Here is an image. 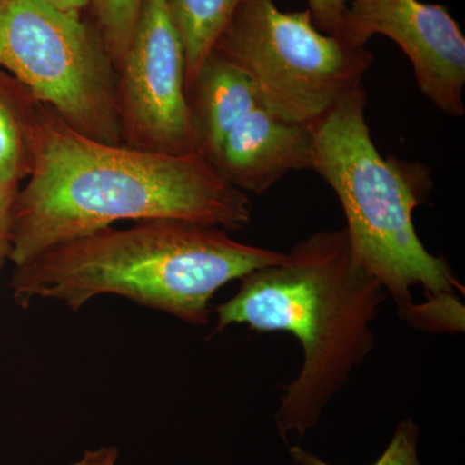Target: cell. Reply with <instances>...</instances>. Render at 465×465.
Returning a JSON list of instances; mask_svg holds the SVG:
<instances>
[{"mask_svg": "<svg viewBox=\"0 0 465 465\" xmlns=\"http://www.w3.org/2000/svg\"><path fill=\"white\" fill-rule=\"evenodd\" d=\"M286 256L241 243L217 226L150 220L108 226L39 253L16 266L12 290L23 308L52 299L78 312L96 296L119 295L200 326L223 286Z\"/></svg>", "mask_w": 465, "mask_h": 465, "instance_id": "3957f363", "label": "cell"}, {"mask_svg": "<svg viewBox=\"0 0 465 465\" xmlns=\"http://www.w3.org/2000/svg\"><path fill=\"white\" fill-rule=\"evenodd\" d=\"M252 202L197 153L159 154L97 142L39 106L32 173L18 192L9 260L39 253L124 220H180L240 231Z\"/></svg>", "mask_w": 465, "mask_h": 465, "instance_id": "6da1fadb", "label": "cell"}, {"mask_svg": "<svg viewBox=\"0 0 465 465\" xmlns=\"http://www.w3.org/2000/svg\"><path fill=\"white\" fill-rule=\"evenodd\" d=\"M182 35L186 60V90L242 0H167Z\"/></svg>", "mask_w": 465, "mask_h": 465, "instance_id": "8fae6325", "label": "cell"}, {"mask_svg": "<svg viewBox=\"0 0 465 465\" xmlns=\"http://www.w3.org/2000/svg\"><path fill=\"white\" fill-rule=\"evenodd\" d=\"M41 101L0 67V173L27 179L34 162V140Z\"/></svg>", "mask_w": 465, "mask_h": 465, "instance_id": "30bf717a", "label": "cell"}, {"mask_svg": "<svg viewBox=\"0 0 465 465\" xmlns=\"http://www.w3.org/2000/svg\"><path fill=\"white\" fill-rule=\"evenodd\" d=\"M143 0H92L94 23L110 60L121 65L139 23Z\"/></svg>", "mask_w": 465, "mask_h": 465, "instance_id": "7c38bea8", "label": "cell"}, {"mask_svg": "<svg viewBox=\"0 0 465 465\" xmlns=\"http://www.w3.org/2000/svg\"><path fill=\"white\" fill-rule=\"evenodd\" d=\"M362 87L312 127L313 167L331 186L344 211L351 255L374 277L410 322L411 289L427 298L455 296L460 283L445 260L432 255L416 234L412 213L430 197L432 179L423 164L384 158L372 142Z\"/></svg>", "mask_w": 465, "mask_h": 465, "instance_id": "277c9868", "label": "cell"}, {"mask_svg": "<svg viewBox=\"0 0 465 465\" xmlns=\"http://www.w3.org/2000/svg\"><path fill=\"white\" fill-rule=\"evenodd\" d=\"M118 459V450L115 448H101L85 451L81 460L72 465H114Z\"/></svg>", "mask_w": 465, "mask_h": 465, "instance_id": "2e32d148", "label": "cell"}, {"mask_svg": "<svg viewBox=\"0 0 465 465\" xmlns=\"http://www.w3.org/2000/svg\"><path fill=\"white\" fill-rule=\"evenodd\" d=\"M349 0H308L309 11L318 30L336 35L341 29L342 16Z\"/></svg>", "mask_w": 465, "mask_h": 465, "instance_id": "9a60e30c", "label": "cell"}, {"mask_svg": "<svg viewBox=\"0 0 465 465\" xmlns=\"http://www.w3.org/2000/svg\"><path fill=\"white\" fill-rule=\"evenodd\" d=\"M20 182L0 173V268L9 258L14 225V211Z\"/></svg>", "mask_w": 465, "mask_h": 465, "instance_id": "5bb4252c", "label": "cell"}, {"mask_svg": "<svg viewBox=\"0 0 465 465\" xmlns=\"http://www.w3.org/2000/svg\"><path fill=\"white\" fill-rule=\"evenodd\" d=\"M418 425L411 419L401 421L390 445L372 465H421L418 457ZM290 454L300 465H332L298 446L291 448Z\"/></svg>", "mask_w": 465, "mask_h": 465, "instance_id": "4fadbf2b", "label": "cell"}, {"mask_svg": "<svg viewBox=\"0 0 465 465\" xmlns=\"http://www.w3.org/2000/svg\"><path fill=\"white\" fill-rule=\"evenodd\" d=\"M381 283L354 262L345 229L314 232L281 264L241 278L219 305L217 331L247 324L258 332H289L302 366L275 412L283 439L316 427L330 401L348 384L375 345L371 324L387 299Z\"/></svg>", "mask_w": 465, "mask_h": 465, "instance_id": "7a4b0ae2", "label": "cell"}, {"mask_svg": "<svg viewBox=\"0 0 465 465\" xmlns=\"http://www.w3.org/2000/svg\"><path fill=\"white\" fill-rule=\"evenodd\" d=\"M115 110L124 145L159 154L195 153L185 48L167 0H143L115 72Z\"/></svg>", "mask_w": 465, "mask_h": 465, "instance_id": "52a82bcc", "label": "cell"}, {"mask_svg": "<svg viewBox=\"0 0 465 465\" xmlns=\"http://www.w3.org/2000/svg\"><path fill=\"white\" fill-rule=\"evenodd\" d=\"M60 11L73 16L82 17L84 9L90 8L92 0H45Z\"/></svg>", "mask_w": 465, "mask_h": 465, "instance_id": "e0dca14e", "label": "cell"}, {"mask_svg": "<svg viewBox=\"0 0 465 465\" xmlns=\"http://www.w3.org/2000/svg\"><path fill=\"white\" fill-rule=\"evenodd\" d=\"M213 50L249 78L274 114L307 127L362 87L374 63L366 47L318 30L309 9L283 12L274 0H242Z\"/></svg>", "mask_w": 465, "mask_h": 465, "instance_id": "5b68a950", "label": "cell"}, {"mask_svg": "<svg viewBox=\"0 0 465 465\" xmlns=\"http://www.w3.org/2000/svg\"><path fill=\"white\" fill-rule=\"evenodd\" d=\"M375 34L405 52L418 87L434 106L455 118L464 115L465 38L448 9L420 0H349L336 36L366 47Z\"/></svg>", "mask_w": 465, "mask_h": 465, "instance_id": "ba28073f", "label": "cell"}, {"mask_svg": "<svg viewBox=\"0 0 465 465\" xmlns=\"http://www.w3.org/2000/svg\"><path fill=\"white\" fill-rule=\"evenodd\" d=\"M0 67L78 133L122 143L115 67L94 24L45 0H0Z\"/></svg>", "mask_w": 465, "mask_h": 465, "instance_id": "8992f818", "label": "cell"}, {"mask_svg": "<svg viewBox=\"0 0 465 465\" xmlns=\"http://www.w3.org/2000/svg\"><path fill=\"white\" fill-rule=\"evenodd\" d=\"M313 131L274 114L259 99L229 127L210 164L235 188L262 194L291 171L313 167Z\"/></svg>", "mask_w": 465, "mask_h": 465, "instance_id": "9c48e42d", "label": "cell"}]
</instances>
